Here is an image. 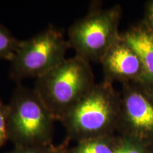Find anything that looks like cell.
Returning a JSON list of instances; mask_svg holds the SVG:
<instances>
[{
    "mask_svg": "<svg viewBox=\"0 0 153 153\" xmlns=\"http://www.w3.org/2000/svg\"><path fill=\"white\" fill-rule=\"evenodd\" d=\"M120 102V93L115 91L113 84H95L60 120L68 140L79 142L108 136L117 128Z\"/></svg>",
    "mask_w": 153,
    "mask_h": 153,
    "instance_id": "cell-1",
    "label": "cell"
},
{
    "mask_svg": "<svg viewBox=\"0 0 153 153\" xmlns=\"http://www.w3.org/2000/svg\"><path fill=\"white\" fill-rule=\"evenodd\" d=\"M95 84L89 62L75 55L37 78L33 89L55 119L60 121Z\"/></svg>",
    "mask_w": 153,
    "mask_h": 153,
    "instance_id": "cell-2",
    "label": "cell"
},
{
    "mask_svg": "<svg viewBox=\"0 0 153 153\" xmlns=\"http://www.w3.org/2000/svg\"><path fill=\"white\" fill-rule=\"evenodd\" d=\"M8 106L7 132L15 147L53 144L56 120L34 89L19 85Z\"/></svg>",
    "mask_w": 153,
    "mask_h": 153,
    "instance_id": "cell-3",
    "label": "cell"
},
{
    "mask_svg": "<svg viewBox=\"0 0 153 153\" xmlns=\"http://www.w3.org/2000/svg\"><path fill=\"white\" fill-rule=\"evenodd\" d=\"M122 10L119 5L95 9L74 22L68 30V43L76 56L87 62H101L106 51L119 38Z\"/></svg>",
    "mask_w": 153,
    "mask_h": 153,
    "instance_id": "cell-4",
    "label": "cell"
},
{
    "mask_svg": "<svg viewBox=\"0 0 153 153\" xmlns=\"http://www.w3.org/2000/svg\"><path fill=\"white\" fill-rule=\"evenodd\" d=\"M70 45L62 31L50 26L37 35L21 41L11 59L9 76L17 82L44 75L65 60Z\"/></svg>",
    "mask_w": 153,
    "mask_h": 153,
    "instance_id": "cell-5",
    "label": "cell"
},
{
    "mask_svg": "<svg viewBox=\"0 0 153 153\" xmlns=\"http://www.w3.org/2000/svg\"><path fill=\"white\" fill-rule=\"evenodd\" d=\"M120 93L118 128L139 143L153 137V89L144 83H126Z\"/></svg>",
    "mask_w": 153,
    "mask_h": 153,
    "instance_id": "cell-6",
    "label": "cell"
},
{
    "mask_svg": "<svg viewBox=\"0 0 153 153\" xmlns=\"http://www.w3.org/2000/svg\"><path fill=\"white\" fill-rule=\"evenodd\" d=\"M104 81L126 83H144V69L140 59L131 46L120 37L101 60Z\"/></svg>",
    "mask_w": 153,
    "mask_h": 153,
    "instance_id": "cell-7",
    "label": "cell"
},
{
    "mask_svg": "<svg viewBox=\"0 0 153 153\" xmlns=\"http://www.w3.org/2000/svg\"><path fill=\"white\" fill-rule=\"evenodd\" d=\"M120 36L139 56L144 69V84L153 89V33L141 22Z\"/></svg>",
    "mask_w": 153,
    "mask_h": 153,
    "instance_id": "cell-8",
    "label": "cell"
},
{
    "mask_svg": "<svg viewBox=\"0 0 153 153\" xmlns=\"http://www.w3.org/2000/svg\"><path fill=\"white\" fill-rule=\"evenodd\" d=\"M116 147L117 142L104 136L77 142L75 146L68 149V153H115Z\"/></svg>",
    "mask_w": 153,
    "mask_h": 153,
    "instance_id": "cell-9",
    "label": "cell"
},
{
    "mask_svg": "<svg viewBox=\"0 0 153 153\" xmlns=\"http://www.w3.org/2000/svg\"><path fill=\"white\" fill-rule=\"evenodd\" d=\"M21 41L0 24V59L11 61L20 45Z\"/></svg>",
    "mask_w": 153,
    "mask_h": 153,
    "instance_id": "cell-10",
    "label": "cell"
},
{
    "mask_svg": "<svg viewBox=\"0 0 153 153\" xmlns=\"http://www.w3.org/2000/svg\"><path fill=\"white\" fill-rule=\"evenodd\" d=\"M68 143L60 145H41V146L15 147L14 150L7 153H68Z\"/></svg>",
    "mask_w": 153,
    "mask_h": 153,
    "instance_id": "cell-11",
    "label": "cell"
},
{
    "mask_svg": "<svg viewBox=\"0 0 153 153\" xmlns=\"http://www.w3.org/2000/svg\"><path fill=\"white\" fill-rule=\"evenodd\" d=\"M140 143L130 137H124L117 141V147L115 153H144Z\"/></svg>",
    "mask_w": 153,
    "mask_h": 153,
    "instance_id": "cell-12",
    "label": "cell"
},
{
    "mask_svg": "<svg viewBox=\"0 0 153 153\" xmlns=\"http://www.w3.org/2000/svg\"><path fill=\"white\" fill-rule=\"evenodd\" d=\"M8 114V104H4L0 98V147L2 146L9 140L8 132H7Z\"/></svg>",
    "mask_w": 153,
    "mask_h": 153,
    "instance_id": "cell-13",
    "label": "cell"
},
{
    "mask_svg": "<svg viewBox=\"0 0 153 153\" xmlns=\"http://www.w3.org/2000/svg\"><path fill=\"white\" fill-rule=\"evenodd\" d=\"M143 23L153 33V0L148 1L145 7Z\"/></svg>",
    "mask_w": 153,
    "mask_h": 153,
    "instance_id": "cell-14",
    "label": "cell"
}]
</instances>
